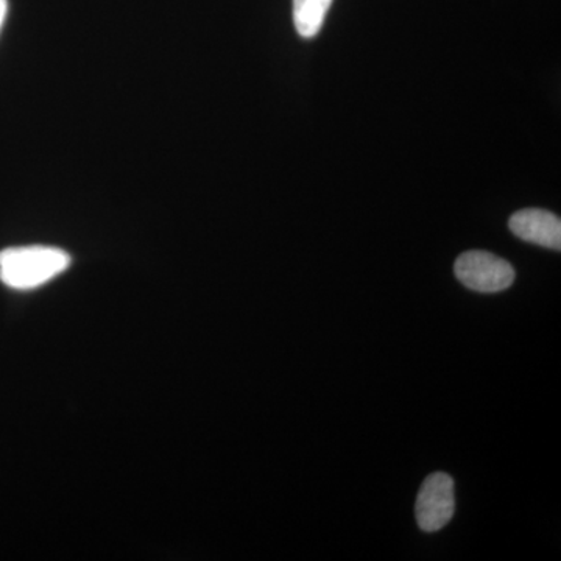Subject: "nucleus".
<instances>
[{
	"label": "nucleus",
	"instance_id": "obj_3",
	"mask_svg": "<svg viewBox=\"0 0 561 561\" xmlns=\"http://www.w3.org/2000/svg\"><path fill=\"white\" fill-rule=\"evenodd\" d=\"M456 512L454 481L446 472L427 476L416 496V524L423 531L442 530Z\"/></svg>",
	"mask_w": 561,
	"mask_h": 561
},
{
	"label": "nucleus",
	"instance_id": "obj_1",
	"mask_svg": "<svg viewBox=\"0 0 561 561\" xmlns=\"http://www.w3.org/2000/svg\"><path fill=\"white\" fill-rule=\"evenodd\" d=\"M69 265V254L55 247H14L0 251V280L11 289H36L68 271Z\"/></svg>",
	"mask_w": 561,
	"mask_h": 561
},
{
	"label": "nucleus",
	"instance_id": "obj_6",
	"mask_svg": "<svg viewBox=\"0 0 561 561\" xmlns=\"http://www.w3.org/2000/svg\"><path fill=\"white\" fill-rule=\"evenodd\" d=\"M7 13H9V0H0V31L7 20Z\"/></svg>",
	"mask_w": 561,
	"mask_h": 561
},
{
	"label": "nucleus",
	"instance_id": "obj_2",
	"mask_svg": "<svg viewBox=\"0 0 561 561\" xmlns=\"http://www.w3.org/2000/svg\"><path fill=\"white\" fill-rule=\"evenodd\" d=\"M454 273L465 287L481 294L508 289L515 280V268L489 251H467L457 257Z\"/></svg>",
	"mask_w": 561,
	"mask_h": 561
},
{
	"label": "nucleus",
	"instance_id": "obj_5",
	"mask_svg": "<svg viewBox=\"0 0 561 561\" xmlns=\"http://www.w3.org/2000/svg\"><path fill=\"white\" fill-rule=\"evenodd\" d=\"M332 0H294V22L298 35L313 38L319 35Z\"/></svg>",
	"mask_w": 561,
	"mask_h": 561
},
{
	"label": "nucleus",
	"instance_id": "obj_4",
	"mask_svg": "<svg viewBox=\"0 0 561 561\" xmlns=\"http://www.w3.org/2000/svg\"><path fill=\"white\" fill-rule=\"evenodd\" d=\"M508 227L516 238L545 249L561 250V220L546 209L529 208L513 214Z\"/></svg>",
	"mask_w": 561,
	"mask_h": 561
}]
</instances>
